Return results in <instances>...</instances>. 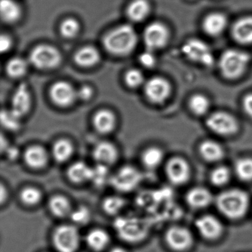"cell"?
I'll return each mask as SVG.
<instances>
[{
  "instance_id": "4fadbf2b",
  "label": "cell",
  "mask_w": 252,
  "mask_h": 252,
  "mask_svg": "<svg viewBox=\"0 0 252 252\" xmlns=\"http://www.w3.org/2000/svg\"><path fill=\"white\" fill-rule=\"evenodd\" d=\"M50 95L52 101L60 107L70 106L77 98L74 88L65 82H58L54 84L50 91Z\"/></svg>"
},
{
  "instance_id": "9c48e42d",
  "label": "cell",
  "mask_w": 252,
  "mask_h": 252,
  "mask_svg": "<svg viewBox=\"0 0 252 252\" xmlns=\"http://www.w3.org/2000/svg\"><path fill=\"white\" fill-rule=\"evenodd\" d=\"M141 181L139 171L132 166H126L121 168L113 175L112 184L115 188L122 191L134 189Z\"/></svg>"
},
{
  "instance_id": "e575fe53",
  "label": "cell",
  "mask_w": 252,
  "mask_h": 252,
  "mask_svg": "<svg viewBox=\"0 0 252 252\" xmlns=\"http://www.w3.org/2000/svg\"><path fill=\"white\" fill-rule=\"evenodd\" d=\"M230 178L229 169L225 166H218L212 171L210 175L211 182L217 187H222L228 184Z\"/></svg>"
},
{
  "instance_id": "f546056e",
  "label": "cell",
  "mask_w": 252,
  "mask_h": 252,
  "mask_svg": "<svg viewBox=\"0 0 252 252\" xmlns=\"http://www.w3.org/2000/svg\"><path fill=\"white\" fill-rule=\"evenodd\" d=\"M143 164L148 169H156L161 164L163 153L158 147H150L143 153L141 157Z\"/></svg>"
},
{
  "instance_id": "1f68e13d",
  "label": "cell",
  "mask_w": 252,
  "mask_h": 252,
  "mask_svg": "<svg viewBox=\"0 0 252 252\" xmlns=\"http://www.w3.org/2000/svg\"><path fill=\"white\" fill-rule=\"evenodd\" d=\"M27 62L20 57L11 59L6 66L7 73L12 78L22 77L27 71Z\"/></svg>"
},
{
  "instance_id": "52a82bcc",
  "label": "cell",
  "mask_w": 252,
  "mask_h": 252,
  "mask_svg": "<svg viewBox=\"0 0 252 252\" xmlns=\"http://www.w3.org/2000/svg\"><path fill=\"white\" fill-rule=\"evenodd\" d=\"M206 125L212 132L223 136L233 135L238 129V124L235 118L222 111L210 115L206 120Z\"/></svg>"
},
{
  "instance_id": "ac0fdd59",
  "label": "cell",
  "mask_w": 252,
  "mask_h": 252,
  "mask_svg": "<svg viewBox=\"0 0 252 252\" xmlns=\"http://www.w3.org/2000/svg\"><path fill=\"white\" fill-rule=\"evenodd\" d=\"M232 34L234 39L243 45L252 44V17L237 20L233 26Z\"/></svg>"
},
{
  "instance_id": "3957f363",
  "label": "cell",
  "mask_w": 252,
  "mask_h": 252,
  "mask_svg": "<svg viewBox=\"0 0 252 252\" xmlns=\"http://www.w3.org/2000/svg\"><path fill=\"white\" fill-rule=\"evenodd\" d=\"M249 62L250 56L246 52L240 50H227L220 58V70L224 77L234 80L243 75Z\"/></svg>"
},
{
  "instance_id": "ba28073f",
  "label": "cell",
  "mask_w": 252,
  "mask_h": 252,
  "mask_svg": "<svg viewBox=\"0 0 252 252\" xmlns=\"http://www.w3.org/2000/svg\"><path fill=\"white\" fill-rule=\"evenodd\" d=\"M169 38L167 28L158 22L149 25L144 31V43L150 51H155L163 48L167 44Z\"/></svg>"
},
{
  "instance_id": "8fae6325",
  "label": "cell",
  "mask_w": 252,
  "mask_h": 252,
  "mask_svg": "<svg viewBox=\"0 0 252 252\" xmlns=\"http://www.w3.org/2000/svg\"><path fill=\"white\" fill-rule=\"evenodd\" d=\"M190 172L191 169L188 162L182 158H173L166 163V175L169 181L175 185L186 184L189 179Z\"/></svg>"
},
{
  "instance_id": "d590c367",
  "label": "cell",
  "mask_w": 252,
  "mask_h": 252,
  "mask_svg": "<svg viewBox=\"0 0 252 252\" xmlns=\"http://www.w3.org/2000/svg\"><path fill=\"white\" fill-rule=\"evenodd\" d=\"M20 117L12 110H2L1 113V122L2 126L9 130H17L20 126Z\"/></svg>"
},
{
  "instance_id": "7402d4cb",
  "label": "cell",
  "mask_w": 252,
  "mask_h": 252,
  "mask_svg": "<svg viewBox=\"0 0 252 252\" xmlns=\"http://www.w3.org/2000/svg\"><path fill=\"white\" fill-rule=\"evenodd\" d=\"M199 151L202 158L209 162L219 161L224 156V150L220 144L212 140L202 142Z\"/></svg>"
},
{
  "instance_id": "484cf974",
  "label": "cell",
  "mask_w": 252,
  "mask_h": 252,
  "mask_svg": "<svg viewBox=\"0 0 252 252\" xmlns=\"http://www.w3.org/2000/svg\"><path fill=\"white\" fill-rule=\"evenodd\" d=\"M100 60L98 50L92 46H86L79 50L75 55V61L84 67H93Z\"/></svg>"
},
{
  "instance_id": "ab89813d",
  "label": "cell",
  "mask_w": 252,
  "mask_h": 252,
  "mask_svg": "<svg viewBox=\"0 0 252 252\" xmlns=\"http://www.w3.org/2000/svg\"><path fill=\"white\" fill-rule=\"evenodd\" d=\"M70 218L76 223L84 225L89 221L90 212L85 207H80L72 212Z\"/></svg>"
},
{
  "instance_id": "83f0119b",
  "label": "cell",
  "mask_w": 252,
  "mask_h": 252,
  "mask_svg": "<svg viewBox=\"0 0 252 252\" xmlns=\"http://www.w3.org/2000/svg\"><path fill=\"white\" fill-rule=\"evenodd\" d=\"M1 17L5 23L17 21L21 16V8L14 0H1Z\"/></svg>"
},
{
  "instance_id": "d4e9b609",
  "label": "cell",
  "mask_w": 252,
  "mask_h": 252,
  "mask_svg": "<svg viewBox=\"0 0 252 252\" xmlns=\"http://www.w3.org/2000/svg\"><path fill=\"white\" fill-rule=\"evenodd\" d=\"M49 209L51 213L57 218H63L70 216L71 204L67 197L63 195H55L49 201Z\"/></svg>"
},
{
  "instance_id": "5bb4252c",
  "label": "cell",
  "mask_w": 252,
  "mask_h": 252,
  "mask_svg": "<svg viewBox=\"0 0 252 252\" xmlns=\"http://www.w3.org/2000/svg\"><path fill=\"white\" fill-rule=\"evenodd\" d=\"M199 233L206 240H214L222 234V225L220 221L212 215L200 217L195 222Z\"/></svg>"
},
{
  "instance_id": "44dd1931",
  "label": "cell",
  "mask_w": 252,
  "mask_h": 252,
  "mask_svg": "<svg viewBox=\"0 0 252 252\" xmlns=\"http://www.w3.org/2000/svg\"><path fill=\"white\" fill-rule=\"evenodd\" d=\"M67 176L72 182L82 184L92 180L93 168L84 162H76L69 167Z\"/></svg>"
},
{
  "instance_id": "8992f818",
  "label": "cell",
  "mask_w": 252,
  "mask_h": 252,
  "mask_svg": "<svg viewBox=\"0 0 252 252\" xmlns=\"http://www.w3.org/2000/svg\"><path fill=\"white\" fill-rule=\"evenodd\" d=\"M183 53L189 60L206 67H211L214 63L212 50L207 44L197 39L187 41L183 46Z\"/></svg>"
},
{
  "instance_id": "9a60e30c",
  "label": "cell",
  "mask_w": 252,
  "mask_h": 252,
  "mask_svg": "<svg viewBox=\"0 0 252 252\" xmlns=\"http://www.w3.org/2000/svg\"><path fill=\"white\" fill-rule=\"evenodd\" d=\"M31 98L30 92L28 89L26 83L21 84L16 90L12 98V110L19 117L25 116L30 110Z\"/></svg>"
},
{
  "instance_id": "30bf717a",
  "label": "cell",
  "mask_w": 252,
  "mask_h": 252,
  "mask_svg": "<svg viewBox=\"0 0 252 252\" xmlns=\"http://www.w3.org/2000/svg\"><path fill=\"white\" fill-rule=\"evenodd\" d=\"M145 94L147 98L154 104L164 102L171 94V85L166 79L160 77L150 79L146 83Z\"/></svg>"
},
{
  "instance_id": "4316f807",
  "label": "cell",
  "mask_w": 252,
  "mask_h": 252,
  "mask_svg": "<svg viewBox=\"0 0 252 252\" xmlns=\"http://www.w3.org/2000/svg\"><path fill=\"white\" fill-rule=\"evenodd\" d=\"M150 11V3L147 0H134L128 7L127 15L133 22H141L147 18Z\"/></svg>"
},
{
  "instance_id": "74e56055",
  "label": "cell",
  "mask_w": 252,
  "mask_h": 252,
  "mask_svg": "<svg viewBox=\"0 0 252 252\" xmlns=\"http://www.w3.org/2000/svg\"><path fill=\"white\" fill-rule=\"evenodd\" d=\"M103 206L107 213L114 215L118 213L125 206V200L117 196H111L104 200Z\"/></svg>"
},
{
  "instance_id": "ffe728a7",
  "label": "cell",
  "mask_w": 252,
  "mask_h": 252,
  "mask_svg": "<svg viewBox=\"0 0 252 252\" xmlns=\"http://www.w3.org/2000/svg\"><path fill=\"white\" fill-rule=\"evenodd\" d=\"M187 201L194 209H203L210 205L212 195L210 191L203 187L191 189L187 194Z\"/></svg>"
},
{
  "instance_id": "f6af8a7d",
  "label": "cell",
  "mask_w": 252,
  "mask_h": 252,
  "mask_svg": "<svg viewBox=\"0 0 252 252\" xmlns=\"http://www.w3.org/2000/svg\"><path fill=\"white\" fill-rule=\"evenodd\" d=\"M7 154H8V158H10L11 159H14L18 156L19 154V150H17V148H14V147H12V148H7V150H5Z\"/></svg>"
},
{
  "instance_id": "60d3db41",
  "label": "cell",
  "mask_w": 252,
  "mask_h": 252,
  "mask_svg": "<svg viewBox=\"0 0 252 252\" xmlns=\"http://www.w3.org/2000/svg\"><path fill=\"white\" fill-rule=\"evenodd\" d=\"M154 51H150V50H147L145 52L141 54L139 57L140 63L144 67H154L155 64L156 63V59L155 57Z\"/></svg>"
},
{
  "instance_id": "d6986e66",
  "label": "cell",
  "mask_w": 252,
  "mask_h": 252,
  "mask_svg": "<svg viewBox=\"0 0 252 252\" xmlns=\"http://www.w3.org/2000/svg\"><path fill=\"white\" fill-rule=\"evenodd\" d=\"M228 20L225 16L220 13L209 14L203 20V27L209 36H217L225 31Z\"/></svg>"
},
{
  "instance_id": "ee69618b",
  "label": "cell",
  "mask_w": 252,
  "mask_h": 252,
  "mask_svg": "<svg viewBox=\"0 0 252 252\" xmlns=\"http://www.w3.org/2000/svg\"><path fill=\"white\" fill-rule=\"evenodd\" d=\"M11 47V38L7 35L2 34L0 37V51L2 53L9 51Z\"/></svg>"
},
{
  "instance_id": "7c38bea8",
  "label": "cell",
  "mask_w": 252,
  "mask_h": 252,
  "mask_svg": "<svg viewBox=\"0 0 252 252\" xmlns=\"http://www.w3.org/2000/svg\"><path fill=\"white\" fill-rule=\"evenodd\" d=\"M166 242L172 250L184 252L191 247L193 243V237L187 228L173 226L166 231Z\"/></svg>"
},
{
  "instance_id": "d6a6232c",
  "label": "cell",
  "mask_w": 252,
  "mask_h": 252,
  "mask_svg": "<svg viewBox=\"0 0 252 252\" xmlns=\"http://www.w3.org/2000/svg\"><path fill=\"white\" fill-rule=\"evenodd\" d=\"M209 107H210V102L205 95L196 94L190 98V110L197 116H203L206 114L209 110Z\"/></svg>"
},
{
  "instance_id": "2e32d148",
  "label": "cell",
  "mask_w": 252,
  "mask_h": 252,
  "mask_svg": "<svg viewBox=\"0 0 252 252\" xmlns=\"http://www.w3.org/2000/svg\"><path fill=\"white\" fill-rule=\"evenodd\" d=\"M94 158L100 164H113L117 160L119 153L117 148L113 144L107 141L98 143L94 148Z\"/></svg>"
},
{
  "instance_id": "7dc6e473",
  "label": "cell",
  "mask_w": 252,
  "mask_h": 252,
  "mask_svg": "<svg viewBox=\"0 0 252 252\" xmlns=\"http://www.w3.org/2000/svg\"><path fill=\"white\" fill-rule=\"evenodd\" d=\"M110 252H128L126 249H123L122 247H115L110 251Z\"/></svg>"
},
{
  "instance_id": "b9f144b4",
  "label": "cell",
  "mask_w": 252,
  "mask_h": 252,
  "mask_svg": "<svg viewBox=\"0 0 252 252\" xmlns=\"http://www.w3.org/2000/svg\"><path fill=\"white\" fill-rule=\"evenodd\" d=\"M76 94H77V98H80L81 100H86L90 99L93 95V90L91 87L82 86L79 91H76Z\"/></svg>"
},
{
  "instance_id": "f35d334b",
  "label": "cell",
  "mask_w": 252,
  "mask_h": 252,
  "mask_svg": "<svg viewBox=\"0 0 252 252\" xmlns=\"http://www.w3.org/2000/svg\"><path fill=\"white\" fill-rule=\"evenodd\" d=\"M144 75L136 69L129 70L125 76V82L129 88H138L144 83Z\"/></svg>"
},
{
  "instance_id": "f1b7e54d",
  "label": "cell",
  "mask_w": 252,
  "mask_h": 252,
  "mask_svg": "<svg viewBox=\"0 0 252 252\" xmlns=\"http://www.w3.org/2000/svg\"><path fill=\"white\" fill-rule=\"evenodd\" d=\"M53 156L60 163L67 161L71 157L73 147L71 143L67 139H60L53 147Z\"/></svg>"
},
{
  "instance_id": "7a4b0ae2",
  "label": "cell",
  "mask_w": 252,
  "mask_h": 252,
  "mask_svg": "<svg viewBox=\"0 0 252 252\" xmlns=\"http://www.w3.org/2000/svg\"><path fill=\"white\" fill-rule=\"evenodd\" d=\"M216 205L224 216L231 220L240 219L249 209V195L240 189L227 190L217 197Z\"/></svg>"
},
{
  "instance_id": "6da1fadb",
  "label": "cell",
  "mask_w": 252,
  "mask_h": 252,
  "mask_svg": "<svg viewBox=\"0 0 252 252\" xmlns=\"http://www.w3.org/2000/svg\"><path fill=\"white\" fill-rule=\"evenodd\" d=\"M136 32L132 26L123 25L110 32L104 39L107 51L116 56L130 54L137 45Z\"/></svg>"
},
{
  "instance_id": "7bdbcfd3",
  "label": "cell",
  "mask_w": 252,
  "mask_h": 252,
  "mask_svg": "<svg viewBox=\"0 0 252 252\" xmlns=\"http://www.w3.org/2000/svg\"><path fill=\"white\" fill-rule=\"evenodd\" d=\"M243 107L246 114L252 118V94H248L244 97Z\"/></svg>"
},
{
  "instance_id": "cb8c5ba5",
  "label": "cell",
  "mask_w": 252,
  "mask_h": 252,
  "mask_svg": "<svg viewBox=\"0 0 252 252\" xmlns=\"http://www.w3.org/2000/svg\"><path fill=\"white\" fill-rule=\"evenodd\" d=\"M94 126L101 133H109L114 129L116 117L110 110H101L94 116Z\"/></svg>"
},
{
  "instance_id": "603a6c76",
  "label": "cell",
  "mask_w": 252,
  "mask_h": 252,
  "mask_svg": "<svg viewBox=\"0 0 252 252\" xmlns=\"http://www.w3.org/2000/svg\"><path fill=\"white\" fill-rule=\"evenodd\" d=\"M86 242L91 249L100 252L108 246L110 238L107 231L101 228H95L87 234Z\"/></svg>"
},
{
  "instance_id": "5b68a950",
  "label": "cell",
  "mask_w": 252,
  "mask_h": 252,
  "mask_svg": "<svg viewBox=\"0 0 252 252\" xmlns=\"http://www.w3.org/2000/svg\"><path fill=\"white\" fill-rule=\"evenodd\" d=\"M30 63L42 70L54 68L61 63V54L58 50L48 45L36 46L30 54Z\"/></svg>"
},
{
  "instance_id": "8d00e7d4",
  "label": "cell",
  "mask_w": 252,
  "mask_h": 252,
  "mask_svg": "<svg viewBox=\"0 0 252 252\" xmlns=\"http://www.w3.org/2000/svg\"><path fill=\"white\" fill-rule=\"evenodd\" d=\"M80 26L79 23L74 19H67L61 24L60 32L64 37L72 39L79 33Z\"/></svg>"
},
{
  "instance_id": "836d02e7",
  "label": "cell",
  "mask_w": 252,
  "mask_h": 252,
  "mask_svg": "<svg viewBox=\"0 0 252 252\" xmlns=\"http://www.w3.org/2000/svg\"><path fill=\"white\" fill-rule=\"evenodd\" d=\"M42 198V194L39 189L33 187H27L22 190L20 199L26 206H33L39 204Z\"/></svg>"
},
{
  "instance_id": "e0dca14e",
  "label": "cell",
  "mask_w": 252,
  "mask_h": 252,
  "mask_svg": "<svg viewBox=\"0 0 252 252\" xmlns=\"http://www.w3.org/2000/svg\"><path fill=\"white\" fill-rule=\"evenodd\" d=\"M24 159L29 167L33 169H41L48 163V155L43 147L33 145L26 150Z\"/></svg>"
},
{
  "instance_id": "bcb514c9",
  "label": "cell",
  "mask_w": 252,
  "mask_h": 252,
  "mask_svg": "<svg viewBox=\"0 0 252 252\" xmlns=\"http://www.w3.org/2000/svg\"><path fill=\"white\" fill-rule=\"evenodd\" d=\"M8 192H7L6 189L3 185L1 186V201L3 203L4 200L7 199Z\"/></svg>"
},
{
  "instance_id": "4dcf8cb0",
  "label": "cell",
  "mask_w": 252,
  "mask_h": 252,
  "mask_svg": "<svg viewBox=\"0 0 252 252\" xmlns=\"http://www.w3.org/2000/svg\"><path fill=\"white\" fill-rule=\"evenodd\" d=\"M234 172L241 181L244 182L252 181V158H243L239 159L234 165Z\"/></svg>"
},
{
  "instance_id": "277c9868",
  "label": "cell",
  "mask_w": 252,
  "mask_h": 252,
  "mask_svg": "<svg viewBox=\"0 0 252 252\" xmlns=\"http://www.w3.org/2000/svg\"><path fill=\"white\" fill-rule=\"evenodd\" d=\"M53 243L59 252H76L80 245V234L74 225H60L54 231Z\"/></svg>"
}]
</instances>
